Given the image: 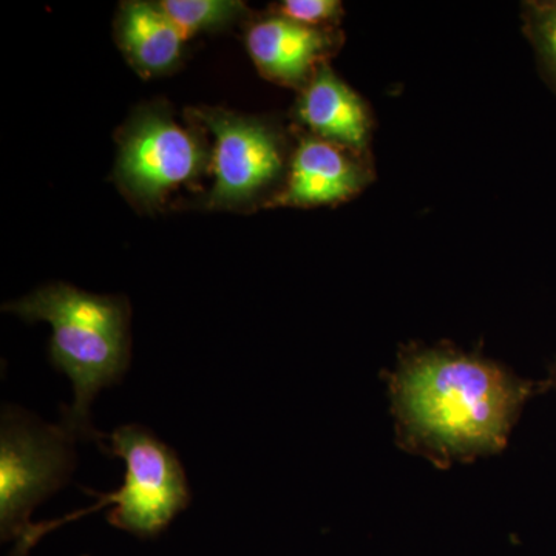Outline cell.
Instances as JSON below:
<instances>
[{
    "instance_id": "obj_10",
    "label": "cell",
    "mask_w": 556,
    "mask_h": 556,
    "mask_svg": "<svg viewBox=\"0 0 556 556\" xmlns=\"http://www.w3.org/2000/svg\"><path fill=\"white\" fill-rule=\"evenodd\" d=\"M116 38L131 67L146 78L169 73L185 51V33L159 2H124L116 17Z\"/></svg>"
},
{
    "instance_id": "obj_9",
    "label": "cell",
    "mask_w": 556,
    "mask_h": 556,
    "mask_svg": "<svg viewBox=\"0 0 556 556\" xmlns=\"http://www.w3.org/2000/svg\"><path fill=\"white\" fill-rule=\"evenodd\" d=\"M299 118L317 138L340 148L361 150L367 146V108L327 64L318 65L306 84L299 102Z\"/></svg>"
},
{
    "instance_id": "obj_4",
    "label": "cell",
    "mask_w": 556,
    "mask_h": 556,
    "mask_svg": "<svg viewBox=\"0 0 556 556\" xmlns=\"http://www.w3.org/2000/svg\"><path fill=\"white\" fill-rule=\"evenodd\" d=\"M75 434L5 407L0 426V532L20 541L38 504L67 484L75 468Z\"/></svg>"
},
{
    "instance_id": "obj_2",
    "label": "cell",
    "mask_w": 556,
    "mask_h": 556,
    "mask_svg": "<svg viewBox=\"0 0 556 556\" xmlns=\"http://www.w3.org/2000/svg\"><path fill=\"white\" fill-rule=\"evenodd\" d=\"M3 311L28 321H49L50 361L75 388L62 426L75 437L101 442L90 424V404L104 387L118 383L130 365V306L119 295H97L67 283L33 291Z\"/></svg>"
},
{
    "instance_id": "obj_8",
    "label": "cell",
    "mask_w": 556,
    "mask_h": 556,
    "mask_svg": "<svg viewBox=\"0 0 556 556\" xmlns=\"http://www.w3.org/2000/svg\"><path fill=\"white\" fill-rule=\"evenodd\" d=\"M247 46L265 78L287 86H306L334 39L324 28L273 16L249 27Z\"/></svg>"
},
{
    "instance_id": "obj_12",
    "label": "cell",
    "mask_w": 556,
    "mask_h": 556,
    "mask_svg": "<svg viewBox=\"0 0 556 556\" xmlns=\"http://www.w3.org/2000/svg\"><path fill=\"white\" fill-rule=\"evenodd\" d=\"M340 13L342 3L338 0H287L278 5V16L314 28L338 20Z\"/></svg>"
},
{
    "instance_id": "obj_5",
    "label": "cell",
    "mask_w": 556,
    "mask_h": 556,
    "mask_svg": "<svg viewBox=\"0 0 556 556\" xmlns=\"http://www.w3.org/2000/svg\"><path fill=\"white\" fill-rule=\"evenodd\" d=\"M206 152L164 109H141L119 138L116 178L139 203H161L172 190L199 177Z\"/></svg>"
},
{
    "instance_id": "obj_3",
    "label": "cell",
    "mask_w": 556,
    "mask_h": 556,
    "mask_svg": "<svg viewBox=\"0 0 556 556\" xmlns=\"http://www.w3.org/2000/svg\"><path fill=\"white\" fill-rule=\"evenodd\" d=\"M110 444L112 448L109 452L123 457L126 463V475L118 492L98 493L86 490L87 495L98 497L97 504L80 508L56 521L31 525L17 541L14 555H27L50 530L104 507H112L108 514L110 525L138 538L159 536L179 511L188 508V478L181 460L169 445L153 437L148 428L139 426L116 428L110 437Z\"/></svg>"
},
{
    "instance_id": "obj_14",
    "label": "cell",
    "mask_w": 556,
    "mask_h": 556,
    "mask_svg": "<svg viewBox=\"0 0 556 556\" xmlns=\"http://www.w3.org/2000/svg\"><path fill=\"white\" fill-rule=\"evenodd\" d=\"M547 382H548V387L556 388V365H555L554 369H552V375H551V378H548Z\"/></svg>"
},
{
    "instance_id": "obj_1",
    "label": "cell",
    "mask_w": 556,
    "mask_h": 556,
    "mask_svg": "<svg viewBox=\"0 0 556 556\" xmlns=\"http://www.w3.org/2000/svg\"><path fill=\"white\" fill-rule=\"evenodd\" d=\"M388 383L399 447L438 468L500 453L526 402L551 388L445 346L402 351Z\"/></svg>"
},
{
    "instance_id": "obj_13",
    "label": "cell",
    "mask_w": 556,
    "mask_h": 556,
    "mask_svg": "<svg viewBox=\"0 0 556 556\" xmlns=\"http://www.w3.org/2000/svg\"><path fill=\"white\" fill-rule=\"evenodd\" d=\"M532 31L544 61L556 78V2L533 7Z\"/></svg>"
},
{
    "instance_id": "obj_6",
    "label": "cell",
    "mask_w": 556,
    "mask_h": 556,
    "mask_svg": "<svg viewBox=\"0 0 556 556\" xmlns=\"http://www.w3.org/2000/svg\"><path fill=\"white\" fill-rule=\"evenodd\" d=\"M190 113L215 137V185L208 207H241L276 181L283 169V150L276 131L265 123L219 109Z\"/></svg>"
},
{
    "instance_id": "obj_11",
    "label": "cell",
    "mask_w": 556,
    "mask_h": 556,
    "mask_svg": "<svg viewBox=\"0 0 556 556\" xmlns=\"http://www.w3.org/2000/svg\"><path fill=\"white\" fill-rule=\"evenodd\" d=\"M164 13L188 36L222 30L243 16L247 5L239 0H163Z\"/></svg>"
},
{
    "instance_id": "obj_7",
    "label": "cell",
    "mask_w": 556,
    "mask_h": 556,
    "mask_svg": "<svg viewBox=\"0 0 556 556\" xmlns=\"http://www.w3.org/2000/svg\"><path fill=\"white\" fill-rule=\"evenodd\" d=\"M367 172L338 144L320 138L300 141L287 185L270 206H327L351 199L367 185Z\"/></svg>"
}]
</instances>
